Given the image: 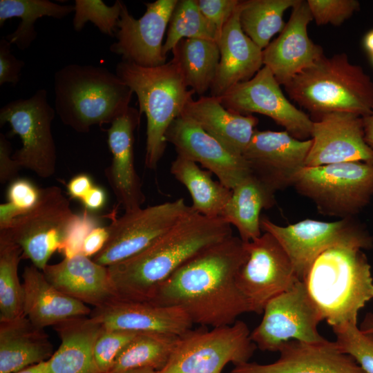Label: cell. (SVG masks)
Here are the masks:
<instances>
[{
    "mask_svg": "<svg viewBox=\"0 0 373 373\" xmlns=\"http://www.w3.org/2000/svg\"><path fill=\"white\" fill-rule=\"evenodd\" d=\"M247 257L246 244L231 236L202 250L180 267L148 301L182 309L193 324H233L249 306L237 285Z\"/></svg>",
    "mask_w": 373,
    "mask_h": 373,
    "instance_id": "cell-1",
    "label": "cell"
},
{
    "mask_svg": "<svg viewBox=\"0 0 373 373\" xmlns=\"http://www.w3.org/2000/svg\"><path fill=\"white\" fill-rule=\"evenodd\" d=\"M232 235L222 218L193 211L142 251L107 267L111 281L119 299L148 302L184 262Z\"/></svg>",
    "mask_w": 373,
    "mask_h": 373,
    "instance_id": "cell-2",
    "label": "cell"
},
{
    "mask_svg": "<svg viewBox=\"0 0 373 373\" xmlns=\"http://www.w3.org/2000/svg\"><path fill=\"white\" fill-rule=\"evenodd\" d=\"M361 245H338L315 259L303 283L331 327L356 323L359 312L373 299L371 265Z\"/></svg>",
    "mask_w": 373,
    "mask_h": 373,
    "instance_id": "cell-3",
    "label": "cell"
},
{
    "mask_svg": "<svg viewBox=\"0 0 373 373\" xmlns=\"http://www.w3.org/2000/svg\"><path fill=\"white\" fill-rule=\"evenodd\" d=\"M55 110L61 122L79 133L111 124L127 111L133 92L107 68L68 64L54 77Z\"/></svg>",
    "mask_w": 373,
    "mask_h": 373,
    "instance_id": "cell-4",
    "label": "cell"
},
{
    "mask_svg": "<svg viewBox=\"0 0 373 373\" xmlns=\"http://www.w3.org/2000/svg\"><path fill=\"white\" fill-rule=\"evenodd\" d=\"M288 96L316 118L332 112L364 117L373 110V81L347 54L325 55L284 85Z\"/></svg>",
    "mask_w": 373,
    "mask_h": 373,
    "instance_id": "cell-5",
    "label": "cell"
},
{
    "mask_svg": "<svg viewBox=\"0 0 373 373\" xmlns=\"http://www.w3.org/2000/svg\"><path fill=\"white\" fill-rule=\"evenodd\" d=\"M116 75L136 94L139 112L146 115L144 164L148 169H155L165 151L169 127L181 115L195 92L188 88L172 59L155 67L122 61L116 66Z\"/></svg>",
    "mask_w": 373,
    "mask_h": 373,
    "instance_id": "cell-6",
    "label": "cell"
},
{
    "mask_svg": "<svg viewBox=\"0 0 373 373\" xmlns=\"http://www.w3.org/2000/svg\"><path fill=\"white\" fill-rule=\"evenodd\" d=\"M292 186L325 216L353 218L373 195V164L347 162L305 166Z\"/></svg>",
    "mask_w": 373,
    "mask_h": 373,
    "instance_id": "cell-7",
    "label": "cell"
},
{
    "mask_svg": "<svg viewBox=\"0 0 373 373\" xmlns=\"http://www.w3.org/2000/svg\"><path fill=\"white\" fill-rule=\"evenodd\" d=\"M250 333L238 320L211 329H191L180 336L168 363L156 373H221L229 363L249 362L257 347Z\"/></svg>",
    "mask_w": 373,
    "mask_h": 373,
    "instance_id": "cell-8",
    "label": "cell"
},
{
    "mask_svg": "<svg viewBox=\"0 0 373 373\" xmlns=\"http://www.w3.org/2000/svg\"><path fill=\"white\" fill-rule=\"evenodd\" d=\"M78 216L61 189L50 186L40 189L36 204L6 230L20 247L21 257L43 271L51 256L62 247Z\"/></svg>",
    "mask_w": 373,
    "mask_h": 373,
    "instance_id": "cell-9",
    "label": "cell"
},
{
    "mask_svg": "<svg viewBox=\"0 0 373 373\" xmlns=\"http://www.w3.org/2000/svg\"><path fill=\"white\" fill-rule=\"evenodd\" d=\"M55 114L44 89L38 90L30 98L12 101L0 109V125L8 123L11 135H18L22 142L12 158L21 168L43 178L53 175L56 169V147L51 131Z\"/></svg>",
    "mask_w": 373,
    "mask_h": 373,
    "instance_id": "cell-10",
    "label": "cell"
},
{
    "mask_svg": "<svg viewBox=\"0 0 373 373\" xmlns=\"http://www.w3.org/2000/svg\"><path fill=\"white\" fill-rule=\"evenodd\" d=\"M260 228L277 239L287 254L297 278L302 281L317 256L329 247L352 244L363 245L367 250L373 247V238L353 218L334 222L306 219L282 227L262 217Z\"/></svg>",
    "mask_w": 373,
    "mask_h": 373,
    "instance_id": "cell-11",
    "label": "cell"
},
{
    "mask_svg": "<svg viewBox=\"0 0 373 373\" xmlns=\"http://www.w3.org/2000/svg\"><path fill=\"white\" fill-rule=\"evenodd\" d=\"M192 211L183 198L125 211L107 227L108 240L93 260L105 267L125 260L146 249Z\"/></svg>",
    "mask_w": 373,
    "mask_h": 373,
    "instance_id": "cell-12",
    "label": "cell"
},
{
    "mask_svg": "<svg viewBox=\"0 0 373 373\" xmlns=\"http://www.w3.org/2000/svg\"><path fill=\"white\" fill-rule=\"evenodd\" d=\"M262 314L260 323L250 333L251 341L262 351L278 352L284 343L291 340L305 343L327 341L317 329L322 316L302 280L270 300Z\"/></svg>",
    "mask_w": 373,
    "mask_h": 373,
    "instance_id": "cell-13",
    "label": "cell"
},
{
    "mask_svg": "<svg viewBox=\"0 0 373 373\" xmlns=\"http://www.w3.org/2000/svg\"><path fill=\"white\" fill-rule=\"evenodd\" d=\"M247 257L237 276V285L250 312L262 314L267 303L298 280L293 265L279 242L265 232L245 242Z\"/></svg>",
    "mask_w": 373,
    "mask_h": 373,
    "instance_id": "cell-14",
    "label": "cell"
},
{
    "mask_svg": "<svg viewBox=\"0 0 373 373\" xmlns=\"http://www.w3.org/2000/svg\"><path fill=\"white\" fill-rule=\"evenodd\" d=\"M271 70L264 66L251 79L219 97L227 109L242 115L259 113L272 119L294 137L308 140L313 120L285 97Z\"/></svg>",
    "mask_w": 373,
    "mask_h": 373,
    "instance_id": "cell-15",
    "label": "cell"
},
{
    "mask_svg": "<svg viewBox=\"0 0 373 373\" xmlns=\"http://www.w3.org/2000/svg\"><path fill=\"white\" fill-rule=\"evenodd\" d=\"M178 0H157L144 3L143 16L135 19L123 3L115 36L117 41L110 50L119 55L123 61L143 67H155L166 63L163 38Z\"/></svg>",
    "mask_w": 373,
    "mask_h": 373,
    "instance_id": "cell-16",
    "label": "cell"
},
{
    "mask_svg": "<svg viewBox=\"0 0 373 373\" xmlns=\"http://www.w3.org/2000/svg\"><path fill=\"white\" fill-rule=\"evenodd\" d=\"M312 144L311 138L300 140L286 131L256 129L242 156L251 173L276 192L292 186Z\"/></svg>",
    "mask_w": 373,
    "mask_h": 373,
    "instance_id": "cell-17",
    "label": "cell"
},
{
    "mask_svg": "<svg viewBox=\"0 0 373 373\" xmlns=\"http://www.w3.org/2000/svg\"><path fill=\"white\" fill-rule=\"evenodd\" d=\"M312 144L305 166L361 162L373 164V151L364 138L363 117L332 112L316 117L311 131Z\"/></svg>",
    "mask_w": 373,
    "mask_h": 373,
    "instance_id": "cell-18",
    "label": "cell"
},
{
    "mask_svg": "<svg viewBox=\"0 0 373 373\" xmlns=\"http://www.w3.org/2000/svg\"><path fill=\"white\" fill-rule=\"evenodd\" d=\"M178 155L200 163L213 173L224 186L232 190L251 173L243 156L225 148L198 124L184 117L174 119L166 135Z\"/></svg>",
    "mask_w": 373,
    "mask_h": 373,
    "instance_id": "cell-19",
    "label": "cell"
},
{
    "mask_svg": "<svg viewBox=\"0 0 373 373\" xmlns=\"http://www.w3.org/2000/svg\"><path fill=\"white\" fill-rule=\"evenodd\" d=\"M312 20L307 1L298 0L283 31L262 50L263 64L280 85L324 55L322 47L308 35L307 27Z\"/></svg>",
    "mask_w": 373,
    "mask_h": 373,
    "instance_id": "cell-20",
    "label": "cell"
},
{
    "mask_svg": "<svg viewBox=\"0 0 373 373\" xmlns=\"http://www.w3.org/2000/svg\"><path fill=\"white\" fill-rule=\"evenodd\" d=\"M278 358L269 364L247 362L229 373H366L335 341L305 343L291 340L279 348Z\"/></svg>",
    "mask_w": 373,
    "mask_h": 373,
    "instance_id": "cell-21",
    "label": "cell"
},
{
    "mask_svg": "<svg viewBox=\"0 0 373 373\" xmlns=\"http://www.w3.org/2000/svg\"><path fill=\"white\" fill-rule=\"evenodd\" d=\"M90 317L107 329L182 336L193 323L180 308L118 299L91 311Z\"/></svg>",
    "mask_w": 373,
    "mask_h": 373,
    "instance_id": "cell-22",
    "label": "cell"
},
{
    "mask_svg": "<svg viewBox=\"0 0 373 373\" xmlns=\"http://www.w3.org/2000/svg\"><path fill=\"white\" fill-rule=\"evenodd\" d=\"M140 117L139 111L130 106L106 129L112 162L105 170V175L117 202L125 211L142 207L145 201L133 154V133Z\"/></svg>",
    "mask_w": 373,
    "mask_h": 373,
    "instance_id": "cell-23",
    "label": "cell"
},
{
    "mask_svg": "<svg viewBox=\"0 0 373 373\" xmlns=\"http://www.w3.org/2000/svg\"><path fill=\"white\" fill-rule=\"evenodd\" d=\"M46 278L65 294L95 308L119 299L110 279L108 267L78 254L64 258L42 271Z\"/></svg>",
    "mask_w": 373,
    "mask_h": 373,
    "instance_id": "cell-24",
    "label": "cell"
},
{
    "mask_svg": "<svg viewBox=\"0 0 373 373\" xmlns=\"http://www.w3.org/2000/svg\"><path fill=\"white\" fill-rule=\"evenodd\" d=\"M240 3L217 39L220 59L210 89L213 97H219L236 84L251 79L263 65V50L241 28Z\"/></svg>",
    "mask_w": 373,
    "mask_h": 373,
    "instance_id": "cell-25",
    "label": "cell"
},
{
    "mask_svg": "<svg viewBox=\"0 0 373 373\" xmlns=\"http://www.w3.org/2000/svg\"><path fill=\"white\" fill-rule=\"evenodd\" d=\"M180 116L191 119L233 153L242 156L258 119L227 109L219 97L202 96L188 102Z\"/></svg>",
    "mask_w": 373,
    "mask_h": 373,
    "instance_id": "cell-26",
    "label": "cell"
},
{
    "mask_svg": "<svg viewBox=\"0 0 373 373\" xmlns=\"http://www.w3.org/2000/svg\"><path fill=\"white\" fill-rule=\"evenodd\" d=\"M22 278L23 314L36 327L44 329L90 314L88 306L57 289L35 265L26 267Z\"/></svg>",
    "mask_w": 373,
    "mask_h": 373,
    "instance_id": "cell-27",
    "label": "cell"
},
{
    "mask_svg": "<svg viewBox=\"0 0 373 373\" xmlns=\"http://www.w3.org/2000/svg\"><path fill=\"white\" fill-rule=\"evenodd\" d=\"M102 326L93 318L78 317L54 326L61 345L46 361V373H100L93 347Z\"/></svg>",
    "mask_w": 373,
    "mask_h": 373,
    "instance_id": "cell-28",
    "label": "cell"
},
{
    "mask_svg": "<svg viewBox=\"0 0 373 373\" xmlns=\"http://www.w3.org/2000/svg\"><path fill=\"white\" fill-rule=\"evenodd\" d=\"M52 345L44 329L34 325L23 314L0 321V373H16L48 361Z\"/></svg>",
    "mask_w": 373,
    "mask_h": 373,
    "instance_id": "cell-29",
    "label": "cell"
},
{
    "mask_svg": "<svg viewBox=\"0 0 373 373\" xmlns=\"http://www.w3.org/2000/svg\"><path fill=\"white\" fill-rule=\"evenodd\" d=\"M231 191L222 218L237 229L243 242H251L262 235L260 212L275 204V192L251 173Z\"/></svg>",
    "mask_w": 373,
    "mask_h": 373,
    "instance_id": "cell-30",
    "label": "cell"
},
{
    "mask_svg": "<svg viewBox=\"0 0 373 373\" xmlns=\"http://www.w3.org/2000/svg\"><path fill=\"white\" fill-rule=\"evenodd\" d=\"M170 172L188 190L192 209L209 218H221L231 198L232 191L211 178V173L201 169L197 163L178 155Z\"/></svg>",
    "mask_w": 373,
    "mask_h": 373,
    "instance_id": "cell-31",
    "label": "cell"
},
{
    "mask_svg": "<svg viewBox=\"0 0 373 373\" xmlns=\"http://www.w3.org/2000/svg\"><path fill=\"white\" fill-rule=\"evenodd\" d=\"M172 52V60L178 66L188 87L200 95L211 89L220 59L216 41L184 39L175 46Z\"/></svg>",
    "mask_w": 373,
    "mask_h": 373,
    "instance_id": "cell-32",
    "label": "cell"
},
{
    "mask_svg": "<svg viewBox=\"0 0 373 373\" xmlns=\"http://www.w3.org/2000/svg\"><path fill=\"white\" fill-rule=\"evenodd\" d=\"M74 11L71 5H60L48 0H0V27L12 17L21 19L13 32L4 37L11 44L23 50L37 37L36 21L42 17L61 19Z\"/></svg>",
    "mask_w": 373,
    "mask_h": 373,
    "instance_id": "cell-33",
    "label": "cell"
},
{
    "mask_svg": "<svg viewBox=\"0 0 373 373\" xmlns=\"http://www.w3.org/2000/svg\"><path fill=\"white\" fill-rule=\"evenodd\" d=\"M180 336L139 334L119 354L108 373L135 369L162 370L168 363Z\"/></svg>",
    "mask_w": 373,
    "mask_h": 373,
    "instance_id": "cell-34",
    "label": "cell"
},
{
    "mask_svg": "<svg viewBox=\"0 0 373 373\" xmlns=\"http://www.w3.org/2000/svg\"><path fill=\"white\" fill-rule=\"evenodd\" d=\"M298 0L241 1L239 21L243 32L261 49L285 26L283 15Z\"/></svg>",
    "mask_w": 373,
    "mask_h": 373,
    "instance_id": "cell-35",
    "label": "cell"
},
{
    "mask_svg": "<svg viewBox=\"0 0 373 373\" xmlns=\"http://www.w3.org/2000/svg\"><path fill=\"white\" fill-rule=\"evenodd\" d=\"M21 254L8 231L0 230V321L23 315V287L17 273Z\"/></svg>",
    "mask_w": 373,
    "mask_h": 373,
    "instance_id": "cell-36",
    "label": "cell"
},
{
    "mask_svg": "<svg viewBox=\"0 0 373 373\" xmlns=\"http://www.w3.org/2000/svg\"><path fill=\"white\" fill-rule=\"evenodd\" d=\"M218 32L200 11L196 0H178L172 12L163 53L169 51L184 39L200 38L217 42Z\"/></svg>",
    "mask_w": 373,
    "mask_h": 373,
    "instance_id": "cell-37",
    "label": "cell"
},
{
    "mask_svg": "<svg viewBox=\"0 0 373 373\" xmlns=\"http://www.w3.org/2000/svg\"><path fill=\"white\" fill-rule=\"evenodd\" d=\"M123 2L117 0L111 6L101 0H75L73 28L79 32L88 21L92 22L101 32L115 35Z\"/></svg>",
    "mask_w": 373,
    "mask_h": 373,
    "instance_id": "cell-38",
    "label": "cell"
},
{
    "mask_svg": "<svg viewBox=\"0 0 373 373\" xmlns=\"http://www.w3.org/2000/svg\"><path fill=\"white\" fill-rule=\"evenodd\" d=\"M332 328L339 350L352 357L366 373H373V334L363 332L356 323Z\"/></svg>",
    "mask_w": 373,
    "mask_h": 373,
    "instance_id": "cell-39",
    "label": "cell"
},
{
    "mask_svg": "<svg viewBox=\"0 0 373 373\" xmlns=\"http://www.w3.org/2000/svg\"><path fill=\"white\" fill-rule=\"evenodd\" d=\"M138 334L103 327L93 347L94 359L99 372L108 373L119 354Z\"/></svg>",
    "mask_w": 373,
    "mask_h": 373,
    "instance_id": "cell-40",
    "label": "cell"
},
{
    "mask_svg": "<svg viewBox=\"0 0 373 373\" xmlns=\"http://www.w3.org/2000/svg\"><path fill=\"white\" fill-rule=\"evenodd\" d=\"M313 20L318 26H341L360 10L356 0H307Z\"/></svg>",
    "mask_w": 373,
    "mask_h": 373,
    "instance_id": "cell-41",
    "label": "cell"
},
{
    "mask_svg": "<svg viewBox=\"0 0 373 373\" xmlns=\"http://www.w3.org/2000/svg\"><path fill=\"white\" fill-rule=\"evenodd\" d=\"M95 219L90 216L86 211L79 215L77 220L72 226L67 238L59 250L65 258H71L82 254L84 241L90 231L97 226Z\"/></svg>",
    "mask_w": 373,
    "mask_h": 373,
    "instance_id": "cell-42",
    "label": "cell"
},
{
    "mask_svg": "<svg viewBox=\"0 0 373 373\" xmlns=\"http://www.w3.org/2000/svg\"><path fill=\"white\" fill-rule=\"evenodd\" d=\"M240 1L238 0H196L200 11L215 27L218 37Z\"/></svg>",
    "mask_w": 373,
    "mask_h": 373,
    "instance_id": "cell-43",
    "label": "cell"
},
{
    "mask_svg": "<svg viewBox=\"0 0 373 373\" xmlns=\"http://www.w3.org/2000/svg\"><path fill=\"white\" fill-rule=\"evenodd\" d=\"M40 194L31 182L26 179L13 180L8 189V202L24 213L31 209L37 202Z\"/></svg>",
    "mask_w": 373,
    "mask_h": 373,
    "instance_id": "cell-44",
    "label": "cell"
},
{
    "mask_svg": "<svg viewBox=\"0 0 373 373\" xmlns=\"http://www.w3.org/2000/svg\"><path fill=\"white\" fill-rule=\"evenodd\" d=\"M11 44L3 37L0 40V85L10 83L15 86L19 82L25 63L11 52Z\"/></svg>",
    "mask_w": 373,
    "mask_h": 373,
    "instance_id": "cell-45",
    "label": "cell"
},
{
    "mask_svg": "<svg viewBox=\"0 0 373 373\" xmlns=\"http://www.w3.org/2000/svg\"><path fill=\"white\" fill-rule=\"evenodd\" d=\"M11 146L5 135L0 134V182L6 183L15 180L21 167L10 156Z\"/></svg>",
    "mask_w": 373,
    "mask_h": 373,
    "instance_id": "cell-46",
    "label": "cell"
},
{
    "mask_svg": "<svg viewBox=\"0 0 373 373\" xmlns=\"http://www.w3.org/2000/svg\"><path fill=\"white\" fill-rule=\"evenodd\" d=\"M108 238L107 227H96L86 237L82 249V254L90 258L95 256L104 247Z\"/></svg>",
    "mask_w": 373,
    "mask_h": 373,
    "instance_id": "cell-47",
    "label": "cell"
},
{
    "mask_svg": "<svg viewBox=\"0 0 373 373\" xmlns=\"http://www.w3.org/2000/svg\"><path fill=\"white\" fill-rule=\"evenodd\" d=\"M93 186L92 180L86 174H79L73 177L67 184L70 195L79 200L84 198Z\"/></svg>",
    "mask_w": 373,
    "mask_h": 373,
    "instance_id": "cell-48",
    "label": "cell"
},
{
    "mask_svg": "<svg viewBox=\"0 0 373 373\" xmlns=\"http://www.w3.org/2000/svg\"><path fill=\"white\" fill-rule=\"evenodd\" d=\"M23 213L12 203L7 202L0 205V230L8 229L15 220Z\"/></svg>",
    "mask_w": 373,
    "mask_h": 373,
    "instance_id": "cell-49",
    "label": "cell"
},
{
    "mask_svg": "<svg viewBox=\"0 0 373 373\" xmlns=\"http://www.w3.org/2000/svg\"><path fill=\"white\" fill-rule=\"evenodd\" d=\"M86 208L91 210H97L103 207L106 202L104 191L93 186L87 195L81 200Z\"/></svg>",
    "mask_w": 373,
    "mask_h": 373,
    "instance_id": "cell-50",
    "label": "cell"
},
{
    "mask_svg": "<svg viewBox=\"0 0 373 373\" xmlns=\"http://www.w3.org/2000/svg\"><path fill=\"white\" fill-rule=\"evenodd\" d=\"M364 138L366 144L373 151V110L363 117Z\"/></svg>",
    "mask_w": 373,
    "mask_h": 373,
    "instance_id": "cell-51",
    "label": "cell"
},
{
    "mask_svg": "<svg viewBox=\"0 0 373 373\" xmlns=\"http://www.w3.org/2000/svg\"><path fill=\"white\" fill-rule=\"evenodd\" d=\"M358 327L363 332L373 334V312L365 314Z\"/></svg>",
    "mask_w": 373,
    "mask_h": 373,
    "instance_id": "cell-52",
    "label": "cell"
},
{
    "mask_svg": "<svg viewBox=\"0 0 373 373\" xmlns=\"http://www.w3.org/2000/svg\"><path fill=\"white\" fill-rule=\"evenodd\" d=\"M46 361H44L31 366H29L16 373H46Z\"/></svg>",
    "mask_w": 373,
    "mask_h": 373,
    "instance_id": "cell-53",
    "label": "cell"
},
{
    "mask_svg": "<svg viewBox=\"0 0 373 373\" xmlns=\"http://www.w3.org/2000/svg\"><path fill=\"white\" fill-rule=\"evenodd\" d=\"M363 45L366 50L373 55V30L366 33L363 39Z\"/></svg>",
    "mask_w": 373,
    "mask_h": 373,
    "instance_id": "cell-54",
    "label": "cell"
},
{
    "mask_svg": "<svg viewBox=\"0 0 373 373\" xmlns=\"http://www.w3.org/2000/svg\"><path fill=\"white\" fill-rule=\"evenodd\" d=\"M157 371L150 368H141L114 373H156Z\"/></svg>",
    "mask_w": 373,
    "mask_h": 373,
    "instance_id": "cell-55",
    "label": "cell"
},
{
    "mask_svg": "<svg viewBox=\"0 0 373 373\" xmlns=\"http://www.w3.org/2000/svg\"><path fill=\"white\" fill-rule=\"evenodd\" d=\"M372 56V62H373V55H371Z\"/></svg>",
    "mask_w": 373,
    "mask_h": 373,
    "instance_id": "cell-56",
    "label": "cell"
}]
</instances>
